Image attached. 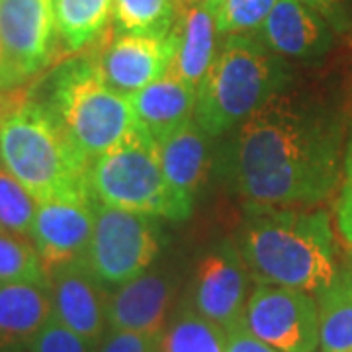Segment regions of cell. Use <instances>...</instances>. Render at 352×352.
Here are the masks:
<instances>
[{
  "label": "cell",
  "instance_id": "cell-1",
  "mask_svg": "<svg viewBox=\"0 0 352 352\" xmlns=\"http://www.w3.org/2000/svg\"><path fill=\"white\" fill-rule=\"evenodd\" d=\"M344 122L327 106L274 94L241 124L235 180L251 206L314 208L342 180Z\"/></svg>",
  "mask_w": 352,
  "mask_h": 352
},
{
  "label": "cell",
  "instance_id": "cell-2",
  "mask_svg": "<svg viewBox=\"0 0 352 352\" xmlns=\"http://www.w3.org/2000/svg\"><path fill=\"white\" fill-rule=\"evenodd\" d=\"M90 163L41 98L18 88L0 92V164L38 204L94 198Z\"/></svg>",
  "mask_w": 352,
  "mask_h": 352
},
{
  "label": "cell",
  "instance_id": "cell-3",
  "mask_svg": "<svg viewBox=\"0 0 352 352\" xmlns=\"http://www.w3.org/2000/svg\"><path fill=\"white\" fill-rule=\"evenodd\" d=\"M241 256L258 284L321 296L337 278V247L325 210L251 206Z\"/></svg>",
  "mask_w": 352,
  "mask_h": 352
},
{
  "label": "cell",
  "instance_id": "cell-4",
  "mask_svg": "<svg viewBox=\"0 0 352 352\" xmlns=\"http://www.w3.org/2000/svg\"><path fill=\"white\" fill-rule=\"evenodd\" d=\"M43 85L41 100L90 161L113 149L139 127L131 102L106 82L96 55L69 59Z\"/></svg>",
  "mask_w": 352,
  "mask_h": 352
},
{
  "label": "cell",
  "instance_id": "cell-5",
  "mask_svg": "<svg viewBox=\"0 0 352 352\" xmlns=\"http://www.w3.org/2000/svg\"><path fill=\"white\" fill-rule=\"evenodd\" d=\"M282 73L272 50L254 36H227L196 90L194 120L206 135L245 124L280 92Z\"/></svg>",
  "mask_w": 352,
  "mask_h": 352
},
{
  "label": "cell",
  "instance_id": "cell-6",
  "mask_svg": "<svg viewBox=\"0 0 352 352\" xmlns=\"http://www.w3.org/2000/svg\"><path fill=\"white\" fill-rule=\"evenodd\" d=\"M88 184L96 201L133 214L182 221L194 210L170 188L157 143L141 126L113 149L92 159Z\"/></svg>",
  "mask_w": 352,
  "mask_h": 352
},
{
  "label": "cell",
  "instance_id": "cell-7",
  "mask_svg": "<svg viewBox=\"0 0 352 352\" xmlns=\"http://www.w3.org/2000/svg\"><path fill=\"white\" fill-rule=\"evenodd\" d=\"M161 245V229L155 217L96 201L85 261L102 284L120 286L147 272Z\"/></svg>",
  "mask_w": 352,
  "mask_h": 352
},
{
  "label": "cell",
  "instance_id": "cell-8",
  "mask_svg": "<svg viewBox=\"0 0 352 352\" xmlns=\"http://www.w3.org/2000/svg\"><path fill=\"white\" fill-rule=\"evenodd\" d=\"M55 45L53 0H0V92L45 71Z\"/></svg>",
  "mask_w": 352,
  "mask_h": 352
},
{
  "label": "cell",
  "instance_id": "cell-9",
  "mask_svg": "<svg viewBox=\"0 0 352 352\" xmlns=\"http://www.w3.org/2000/svg\"><path fill=\"white\" fill-rule=\"evenodd\" d=\"M245 327L280 352H315L319 305L300 289L258 284L247 302Z\"/></svg>",
  "mask_w": 352,
  "mask_h": 352
},
{
  "label": "cell",
  "instance_id": "cell-10",
  "mask_svg": "<svg viewBox=\"0 0 352 352\" xmlns=\"http://www.w3.org/2000/svg\"><path fill=\"white\" fill-rule=\"evenodd\" d=\"M249 302V268L239 249L221 243L198 264L194 278V309L229 333L245 325Z\"/></svg>",
  "mask_w": 352,
  "mask_h": 352
},
{
  "label": "cell",
  "instance_id": "cell-11",
  "mask_svg": "<svg viewBox=\"0 0 352 352\" xmlns=\"http://www.w3.org/2000/svg\"><path fill=\"white\" fill-rule=\"evenodd\" d=\"M94 198L41 201L36 208L30 239L45 276L63 264L82 261L94 227Z\"/></svg>",
  "mask_w": 352,
  "mask_h": 352
},
{
  "label": "cell",
  "instance_id": "cell-12",
  "mask_svg": "<svg viewBox=\"0 0 352 352\" xmlns=\"http://www.w3.org/2000/svg\"><path fill=\"white\" fill-rule=\"evenodd\" d=\"M53 315L90 344L98 346L108 327V292L87 261L63 264L47 274Z\"/></svg>",
  "mask_w": 352,
  "mask_h": 352
},
{
  "label": "cell",
  "instance_id": "cell-13",
  "mask_svg": "<svg viewBox=\"0 0 352 352\" xmlns=\"http://www.w3.org/2000/svg\"><path fill=\"white\" fill-rule=\"evenodd\" d=\"M175 53L173 32L166 38L116 34V38L96 53V59L106 82L120 94L129 96L166 75Z\"/></svg>",
  "mask_w": 352,
  "mask_h": 352
},
{
  "label": "cell",
  "instance_id": "cell-14",
  "mask_svg": "<svg viewBox=\"0 0 352 352\" xmlns=\"http://www.w3.org/2000/svg\"><path fill=\"white\" fill-rule=\"evenodd\" d=\"M173 300L168 278L143 272L108 294V327L161 337Z\"/></svg>",
  "mask_w": 352,
  "mask_h": 352
},
{
  "label": "cell",
  "instance_id": "cell-15",
  "mask_svg": "<svg viewBox=\"0 0 352 352\" xmlns=\"http://www.w3.org/2000/svg\"><path fill=\"white\" fill-rule=\"evenodd\" d=\"M261 32L274 53L298 59L321 55L331 45L327 22L298 0H276Z\"/></svg>",
  "mask_w": 352,
  "mask_h": 352
},
{
  "label": "cell",
  "instance_id": "cell-16",
  "mask_svg": "<svg viewBox=\"0 0 352 352\" xmlns=\"http://www.w3.org/2000/svg\"><path fill=\"white\" fill-rule=\"evenodd\" d=\"M196 90L198 88L166 73L127 98L131 102L139 126L157 143L194 118Z\"/></svg>",
  "mask_w": 352,
  "mask_h": 352
},
{
  "label": "cell",
  "instance_id": "cell-17",
  "mask_svg": "<svg viewBox=\"0 0 352 352\" xmlns=\"http://www.w3.org/2000/svg\"><path fill=\"white\" fill-rule=\"evenodd\" d=\"M170 32L176 38V53L168 73L190 87L198 88L217 53L214 14L204 0L182 6L178 8Z\"/></svg>",
  "mask_w": 352,
  "mask_h": 352
},
{
  "label": "cell",
  "instance_id": "cell-18",
  "mask_svg": "<svg viewBox=\"0 0 352 352\" xmlns=\"http://www.w3.org/2000/svg\"><path fill=\"white\" fill-rule=\"evenodd\" d=\"M157 151L170 188L184 204L194 208L196 190L208 166L206 133L196 120H190L170 135L157 141Z\"/></svg>",
  "mask_w": 352,
  "mask_h": 352
},
{
  "label": "cell",
  "instance_id": "cell-19",
  "mask_svg": "<svg viewBox=\"0 0 352 352\" xmlns=\"http://www.w3.org/2000/svg\"><path fill=\"white\" fill-rule=\"evenodd\" d=\"M53 315L50 286L0 284V349L25 344Z\"/></svg>",
  "mask_w": 352,
  "mask_h": 352
},
{
  "label": "cell",
  "instance_id": "cell-20",
  "mask_svg": "<svg viewBox=\"0 0 352 352\" xmlns=\"http://www.w3.org/2000/svg\"><path fill=\"white\" fill-rule=\"evenodd\" d=\"M113 0H53L57 38L67 51H80L100 36Z\"/></svg>",
  "mask_w": 352,
  "mask_h": 352
},
{
  "label": "cell",
  "instance_id": "cell-21",
  "mask_svg": "<svg viewBox=\"0 0 352 352\" xmlns=\"http://www.w3.org/2000/svg\"><path fill=\"white\" fill-rule=\"evenodd\" d=\"M227 331L196 309H182L164 327L159 352H226Z\"/></svg>",
  "mask_w": 352,
  "mask_h": 352
},
{
  "label": "cell",
  "instance_id": "cell-22",
  "mask_svg": "<svg viewBox=\"0 0 352 352\" xmlns=\"http://www.w3.org/2000/svg\"><path fill=\"white\" fill-rule=\"evenodd\" d=\"M116 34L166 38L178 16L176 0H113Z\"/></svg>",
  "mask_w": 352,
  "mask_h": 352
},
{
  "label": "cell",
  "instance_id": "cell-23",
  "mask_svg": "<svg viewBox=\"0 0 352 352\" xmlns=\"http://www.w3.org/2000/svg\"><path fill=\"white\" fill-rule=\"evenodd\" d=\"M321 352H352V288L342 280L319 296Z\"/></svg>",
  "mask_w": 352,
  "mask_h": 352
},
{
  "label": "cell",
  "instance_id": "cell-24",
  "mask_svg": "<svg viewBox=\"0 0 352 352\" xmlns=\"http://www.w3.org/2000/svg\"><path fill=\"white\" fill-rule=\"evenodd\" d=\"M47 284L39 254L25 237L0 229V284Z\"/></svg>",
  "mask_w": 352,
  "mask_h": 352
},
{
  "label": "cell",
  "instance_id": "cell-25",
  "mask_svg": "<svg viewBox=\"0 0 352 352\" xmlns=\"http://www.w3.org/2000/svg\"><path fill=\"white\" fill-rule=\"evenodd\" d=\"M214 14L219 36L247 34L261 28L276 0H204Z\"/></svg>",
  "mask_w": 352,
  "mask_h": 352
},
{
  "label": "cell",
  "instance_id": "cell-26",
  "mask_svg": "<svg viewBox=\"0 0 352 352\" xmlns=\"http://www.w3.org/2000/svg\"><path fill=\"white\" fill-rule=\"evenodd\" d=\"M28 352H94V344L63 325L55 315L24 344Z\"/></svg>",
  "mask_w": 352,
  "mask_h": 352
},
{
  "label": "cell",
  "instance_id": "cell-27",
  "mask_svg": "<svg viewBox=\"0 0 352 352\" xmlns=\"http://www.w3.org/2000/svg\"><path fill=\"white\" fill-rule=\"evenodd\" d=\"M337 214V227L342 239L352 249V120L349 141L344 149V163H342V184H340L339 200L335 206Z\"/></svg>",
  "mask_w": 352,
  "mask_h": 352
},
{
  "label": "cell",
  "instance_id": "cell-28",
  "mask_svg": "<svg viewBox=\"0 0 352 352\" xmlns=\"http://www.w3.org/2000/svg\"><path fill=\"white\" fill-rule=\"evenodd\" d=\"M159 339L161 337L145 333L110 329V333L100 340L96 352H159Z\"/></svg>",
  "mask_w": 352,
  "mask_h": 352
},
{
  "label": "cell",
  "instance_id": "cell-29",
  "mask_svg": "<svg viewBox=\"0 0 352 352\" xmlns=\"http://www.w3.org/2000/svg\"><path fill=\"white\" fill-rule=\"evenodd\" d=\"M317 12L333 30L337 32H349L352 28V18L344 0H298Z\"/></svg>",
  "mask_w": 352,
  "mask_h": 352
},
{
  "label": "cell",
  "instance_id": "cell-30",
  "mask_svg": "<svg viewBox=\"0 0 352 352\" xmlns=\"http://www.w3.org/2000/svg\"><path fill=\"white\" fill-rule=\"evenodd\" d=\"M226 352H280L266 344L261 339H256L245 325L233 329L227 333Z\"/></svg>",
  "mask_w": 352,
  "mask_h": 352
},
{
  "label": "cell",
  "instance_id": "cell-31",
  "mask_svg": "<svg viewBox=\"0 0 352 352\" xmlns=\"http://www.w3.org/2000/svg\"><path fill=\"white\" fill-rule=\"evenodd\" d=\"M0 352H28L24 349V344H14V346H4L0 349Z\"/></svg>",
  "mask_w": 352,
  "mask_h": 352
},
{
  "label": "cell",
  "instance_id": "cell-32",
  "mask_svg": "<svg viewBox=\"0 0 352 352\" xmlns=\"http://www.w3.org/2000/svg\"><path fill=\"white\" fill-rule=\"evenodd\" d=\"M342 280L349 284L352 288V256H351V263H349V268H346V272H344V276H342Z\"/></svg>",
  "mask_w": 352,
  "mask_h": 352
},
{
  "label": "cell",
  "instance_id": "cell-33",
  "mask_svg": "<svg viewBox=\"0 0 352 352\" xmlns=\"http://www.w3.org/2000/svg\"><path fill=\"white\" fill-rule=\"evenodd\" d=\"M196 0H176V4H178V8H182V6H188V4H194Z\"/></svg>",
  "mask_w": 352,
  "mask_h": 352
},
{
  "label": "cell",
  "instance_id": "cell-34",
  "mask_svg": "<svg viewBox=\"0 0 352 352\" xmlns=\"http://www.w3.org/2000/svg\"><path fill=\"white\" fill-rule=\"evenodd\" d=\"M196 2H200V0H196Z\"/></svg>",
  "mask_w": 352,
  "mask_h": 352
}]
</instances>
